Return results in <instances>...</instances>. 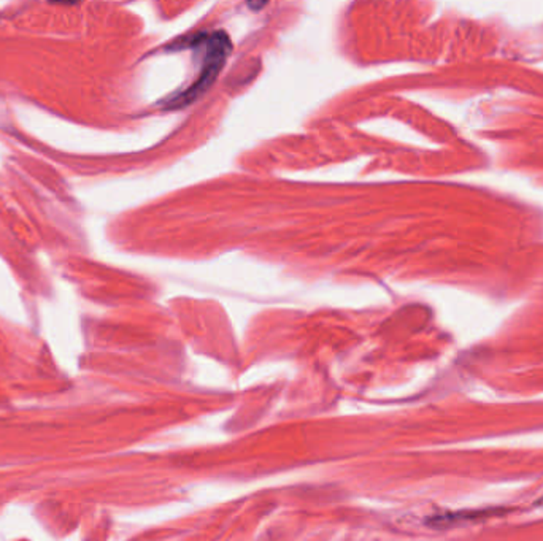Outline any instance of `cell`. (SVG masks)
Wrapping results in <instances>:
<instances>
[{
	"label": "cell",
	"mask_w": 543,
	"mask_h": 541,
	"mask_svg": "<svg viewBox=\"0 0 543 541\" xmlns=\"http://www.w3.org/2000/svg\"><path fill=\"white\" fill-rule=\"evenodd\" d=\"M205 43H207V53H205V59H203V68L199 75V78L195 80V83L189 86L185 92H181L171 100L168 107L172 108H180L189 105L193 100L207 91L210 85L213 83L216 75L220 73L222 68L224 60H226L227 54L230 51V42L229 37L224 32H215L212 36L205 37Z\"/></svg>",
	"instance_id": "6da1fadb"
}]
</instances>
